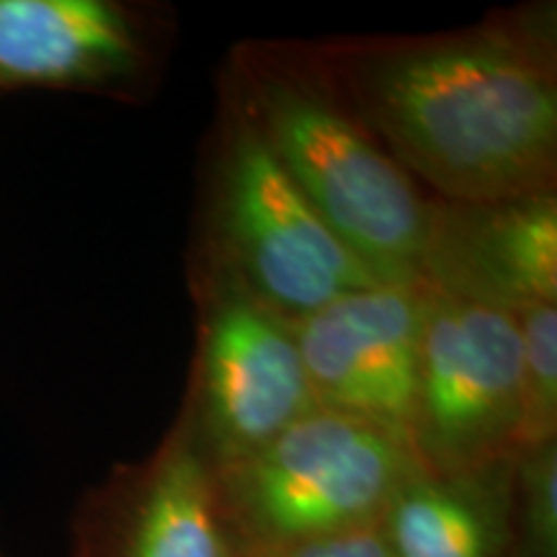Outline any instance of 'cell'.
<instances>
[{
    "label": "cell",
    "mask_w": 557,
    "mask_h": 557,
    "mask_svg": "<svg viewBox=\"0 0 557 557\" xmlns=\"http://www.w3.org/2000/svg\"><path fill=\"white\" fill-rule=\"evenodd\" d=\"M308 50L387 156L444 201L555 191L553 11H508L470 29L333 37Z\"/></svg>",
    "instance_id": "6da1fadb"
},
{
    "label": "cell",
    "mask_w": 557,
    "mask_h": 557,
    "mask_svg": "<svg viewBox=\"0 0 557 557\" xmlns=\"http://www.w3.org/2000/svg\"><path fill=\"white\" fill-rule=\"evenodd\" d=\"M220 94L369 274L380 284H421L431 197L346 107L308 41H243Z\"/></svg>",
    "instance_id": "7a4b0ae2"
},
{
    "label": "cell",
    "mask_w": 557,
    "mask_h": 557,
    "mask_svg": "<svg viewBox=\"0 0 557 557\" xmlns=\"http://www.w3.org/2000/svg\"><path fill=\"white\" fill-rule=\"evenodd\" d=\"M194 261L235 278L289 323L380 284L222 94Z\"/></svg>",
    "instance_id": "3957f363"
},
{
    "label": "cell",
    "mask_w": 557,
    "mask_h": 557,
    "mask_svg": "<svg viewBox=\"0 0 557 557\" xmlns=\"http://www.w3.org/2000/svg\"><path fill=\"white\" fill-rule=\"evenodd\" d=\"M421 468L400 436L320 408L220 468L218 483L243 553H259L380 524Z\"/></svg>",
    "instance_id": "277c9868"
},
{
    "label": "cell",
    "mask_w": 557,
    "mask_h": 557,
    "mask_svg": "<svg viewBox=\"0 0 557 557\" xmlns=\"http://www.w3.org/2000/svg\"><path fill=\"white\" fill-rule=\"evenodd\" d=\"M191 263L199 346L181 413L220 470L267 447L320 406L305 372L295 325L235 278Z\"/></svg>",
    "instance_id": "5b68a950"
},
{
    "label": "cell",
    "mask_w": 557,
    "mask_h": 557,
    "mask_svg": "<svg viewBox=\"0 0 557 557\" xmlns=\"http://www.w3.org/2000/svg\"><path fill=\"white\" fill-rule=\"evenodd\" d=\"M423 292L416 455L434 472L511 462L524 436L517 315Z\"/></svg>",
    "instance_id": "8992f818"
},
{
    "label": "cell",
    "mask_w": 557,
    "mask_h": 557,
    "mask_svg": "<svg viewBox=\"0 0 557 557\" xmlns=\"http://www.w3.org/2000/svg\"><path fill=\"white\" fill-rule=\"evenodd\" d=\"M171 26L122 0H0V94H156Z\"/></svg>",
    "instance_id": "52a82bcc"
},
{
    "label": "cell",
    "mask_w": 557,
    "mask_h": 557,
    "mask_svg": "<svg viewBox=\"0 0 557 557\" xmlns=\"http://www.w3.org/2000/svg\"><path fill=\"white\" fill-rule=\"evenodd\" d=\"M423 308V284H374L292 323L318 406L413 447Z\"/></svg>",
    "instance_id": "ba28073f"
},
{
    "label": "cell",
    "mask_w": 557,
    "mask_h": 557,
    "mask_svg": "<svg viewBox=\"0 0 557 557\" xmlns=\"http://www.w3.org/2000/svg\"><path fill=\"white\" fill-rule=\"evenodd\" d=\"M73 557H243L218 470L184 413L148 459L88 493Z\"/></svg>",
    "instance_id": "9c48e42d"
},
{
    "label": "cell",
    "mask_w": 557,
    "mask_h": 557,
    "mask_svg": "<svg viewBox=\"0 0 557 557\" xmlns=\"http://www.w3.org/2000/svg\"><path fill=\"white\" fill-rule=\"evenodd\" d=\"M421 284L508 315L557 305V194L431 199Z\"/></svg>",
    "instance_id": "30bf717a"
},
{
    "label": "cell",
    "mask_w": 557,
    "mask_h": 557,
    "mask_svg": "<svg viewBox=\"0 0 557 557\" xmlns=\"http://www.w3.org/2000/svg\"><path fill=\"white\" fill-rule=\"evenodd\" d=\"M511 462L478 472L421 468L395 493L380 527L395 557H508Z\"/></svg>",
    "instance_id": "8fae6325"
},
{
    "label": "cell",
    "mask_w": 557,
    "mask_h": 557,
    "mask_svg": "<svg viewBox=\"0 0 557 557\" xmlns=\"http://www.w3.org/2000/svg\"><path fill=\"white\" fill-rule=\"evenodd\" d=\"M511 529L517 557H557V444L513 457Z\"/></svg>",
    "instance_id": "7c38bea8"
},
{
    "label": "cell",
    "mask_w": 557,
    "mask_h": 557,
    "mask_svg": "<svg viewBox=\"0 0 557 557\" xmlns=\"http://www.w3.org/2000/svg\"><path fill=\"white\" fill-rule=\"evenodd\" d=\"M521 333L524 436L521 451L555 442L557 429V305H540L517 315Z\"/></svg>",
    "instance_id": "4fadbf2b"
},
{
    "label": "cell",
    "mask_w": 557,
    "mask_h": 557,
    "mask_svg": "<svg viewBox=\"0 0 557 557\" xmlns=\"http://www.w3.org/2000/svg\"><path fill=\"white\" fill-rule=\"evenodd\" d=\"M243 557H395L389 549L382 527H361L351 532L331 534L299 545L259 549V553H243Z\"/></svg>",
    "instance_id": "5bb4252c"
}]
</instances>
